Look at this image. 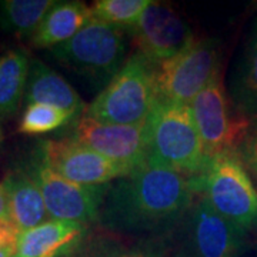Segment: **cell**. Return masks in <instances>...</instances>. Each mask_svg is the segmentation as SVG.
I'll use <instances>...</instances> for the list:
<instances>
[{
  "mask_svg": "<svg viewBox=\"0 0 257 257\" xmlns=\"http://www.w3.org/2000/svg\"><path fill=\"white\" fill-rule=\"evenodd\" d=\"M23 169L36 182L50 219L87 224L100 219V211L110 184L83 186L64 179L33 152Z\"/></svg>",
  "mask_w": 257,
  "mask_h": 257,
  "instance_id": "obj_7",
  "label": "cell"
},
{
  "mask_svg": "<svg viewBox=\"0 0 257 257\" xmlns=\"http://www.w3.org/2000/svg\"><path fill=\"white\" fill-rule=\"evenodd\" d=\"M128 32L135 37L139 52L153 64L175 57L196 40L183 19L172 8L157 2L147 6Z\"/></svg>",
  "mask_w": 257,
  "mask_h": 257,
  "instance_id": "obj_11",
  "label": "cell"
},
{
  "mask_svg": "<svg viewBox=\"0 0 257 257\" xmlns=\"http://www.w3.org/2000/svg\"><path fill=\"white\" fill-rule=\"evenodd\" d=\"M97 257H155V254L142 248H110Z\"/></svg>",
  "mask_w": 257,
  "mask_h": 257,
  "instance_id": "obj_24",
  "label": "cell"
},
{
  "mask_svg": "<svg viewBox=\"0 0 257 257\" xmlns=\"http://www.w3.org/2000/svg\"><path fill=\"white\" fill-rule=\"evenodd\" d=\"M234 107L243 116H257V19L230 83Z\"/></svg>",
  "mask_w": 257,
  "mask_h": 257,
  "instance_id": "obj_17",
  "label": "cell"
},
{
  "mask_svg": "<svg viewBox=\"0 0 257 257\" xmlns=\"http://www.w3.org/2000/svg\"><path fill=\"white\" fill-rule=\"evenodd\" d=\"M0 257H16V246L0 247Z\"/></svg>",
  "mask_w": 257,
  "mask_h": 257,
  "instance_id": "obj_26",
  "label": "cell"
},
{
  "mask_svg": "<svg viewBox=\"0 0 257 257\" xmlns=\"http://www.w3.org/2000/svg\"><path fill=\"white\" fill-rule=\"evenodd\" d=\"M25 99L28 104L39 103L66 110L76 120L86 111L84 103L73 87L37 59L30 60Z\"/></svg>",
  "mask_w": 257,
  "mask_h": 257,
  "instance_id": "obj_15",
  "label": "cell"
},
{
  "mask_svg": "<svg viewBox=\"0 0 257 257\" xmlns=\"http://www.w3.org/2000/svg\"><path fill=\"white\" fill-rule=\"evenodd\" d=\"M50 55L101 92L127 62L124 29L93 19L70 40L50 49Z\"/></svg>",
  "mask_w": 257,
  "mask_h": 257,
  "instance_id": "obj_3",
  "label": "cell"
},
{
  "mask_svg": "<svg viewBox=\"0 0 257 257\" xmlns=\"http://www.w3.org/2000/svg\"><path fill=\"white\" fill-rule=\"evenodd\" d=\"M157 101L155 64L138 52L86 107L84 116L103 123L140 124L149 120Z\"/></svg>",
  "mask_w": 257,
  "mask_h": 257,
  "instance_id": "obj_4",
  "label": "cell"
},
{
  "mask_svg": "<svg viewBox=\"0 0 257 257\" xmlns=\"http://www.w3.org/2000/svg\"><path fill=\"white\" fill-rule=\"evenodd\" d=\"M190 109L207 163L219 155L237 152L247 136L248 121L231 113L220 77L190 101Z\"/></svg>",
  "mask_w": 257,
  "mask_h": 257,
  "instance_id": "obj_8",
  "label": "cell"
},
{
  "mask_svg": "<svg viewBox=\"0 0 257 257\" xmlns=\"http://www.w3.org/2000/svg\"><path fill=\"white\" fill-rule=\"evenodd\" d=\"M152 0H97L92 6L93 18L121 29L138 23Z\"/></svg>",
  "mask_w": 257,
  "mask_h": 257,
  "instance_id": "obj_21",
  "label": "cell"
},
{
  "mask_svg": "<svg viewBox=\"0 0 257 257\" xmlns=\"http://www.w3.org/2000/svg\"><path fill=\"white\" fill-rule=\"evenodd\" d=\"M35 152L56 173L83 186L110 184L113 180L132 175L128 169L103 157L73 139L43 140L37 145Z\"/></svg>",
  "mask_w": 257,
  "mask_h": 257,
  "instance_id": "obj_10",
  "label": "cell"
},
{
  "mask_svg": "<svg viewBox=\"0 0 257 257\" xmlns=\"http://www.w3.org/2000/svg\"><path fill=\"white\" fill-rule=\"evenodd\" d=\"M2 184L8 197L10 221L19 231L33 229L50 220L36 182L23 167L10 170Z\"/></svg>",
  "mask_w": 257,
  "mask_h": 257,
  "instance_id": "obj_14",
  "label": "cell"
},
{
  "mask_svg": "<svg viewBox=\"0 0 257 257\" xmlns=\"http://www.w3.org/2000/svg\"><path fill=\"white\" fill-rule=\"evenodd\" d=\"M0 219L3 220H10L9 207H8V197L3 184H0Z\"/></svg>",
  "mask_w": 257,
  "mask_h": 257,
  "instance_id": "obj_25",
  "label": "cell"
},
{
  "mask_svg": "<svg viewBox=\"0 0 257 257\" xmlns=\"http://www.w3.org/2000/svg\"><path fill=\"white\" fill-rule=\"evenodd\" d=\"M30 59L25 50H9L0 57V119H8L19 109L26 92Z\"/></svg>",
  "mask_w": 257,
  "mask_h": 257,
  "instance_id": "obj_18",
  "label": "cell"
},
{
  "mask_svg": "<svg viewBox=\"0 0 257 257\" xmlns=\"http://www.w3.org/2000/svg\"><path fill=\"white\" fill-rule=\"evenodd\" d=\"M147 163L192 179L207 167L190 104L159 100L147 120Z\"/></svg>",
  "mask_w": 257,
  "mask_h": 257,
  "instance_id": "obj_2",
  "label": "cell"
},
{
  "mask_svg": "<svg viewBox=\"0 0 257 257\" xmlns=\"http://www.w3.org/2000/svg\"><path fill=\"white\" fill-rule=\"evenodd\" d=\"M194 194L189 177L147 163L110 184L99 220L113 230L165 227L189 211Z\"/></svg>",
  "mask_w": 257,
  "mask_h": 257,
  "instance_id": "obj_1",
  "label": "cell"
},
{
  "mask_svg": "<svg viewBox=\"0 0 257 257\" xmlns=\"http://www.w3.org/2000/svg\"><path fill=\"white\" fill-rule=\"evenodd\" d=\"M159 100L190 101L220 77V50L214 39L194 40L175 57L155 64Z\"/></svg>",
  "mask_w": 257,
  "mask_h": 257,
  "instance_id": "obj_6",
  "label": "cell"
},
{
  "mask_svg": "<svg viewBox=\"0 0 257 257\" xmlns=\"http://www.w3.org/2000/svg\"><path fill=\"white\" fill-rule=\"evenodd\" d=\"M19 233L20 231L12 221L0 219V247L18 246Z\"/></svg>",
  "mask_w": 257,
  "mask_h": 257,
  "instance_id": "obj_23",
  "label": "cell"
},
{
  "mask_svg": "<svg viewBox=\"0 0 257 257\" xmlns=\"http://www.w3.org/2000/svg\"><path fill=\"white\" fill-rule=\"evenodd\" d=\"M74 117L66 110L47 104H28L19 121V133L35 136L43 135L69 124Z\"/></svg>",
  "mask_w": 257,
  "mask_h": 257,
  "instance_id": "obj_20",
  "label": "cell"
},
{
  "mask_svg": "<svg viewBox=\"0 0 257 257\" xmlns=\"http://www.w3.org/2000/svg\"><path fill=\"white\" fill-rule=\"evenodd\" d=\"M0 143H2V133H0Z\"/></svg>",
  "mask_w": 257,
  "mask_h": 257,
  "instance_id": "obj_28",
  "label": "cell"
},
{
  "mask_svg": "<svg viewBox=\"0 0 257 257\" xmlns=\"http://www.w3.org/2000/svg\"><path fill=\"white\" fill-rule=\"evenodd\" d=\"M70 139L126 167L132 173L147 165V121L140 124H114L103 123L83 114L76 120Z\"/></svg>",
  "mask_w": 257,
  "mask_h": 257,
  "instance_id": "obj_9",
  "label": "cell"
},
{
  "mask_svg": "<svg viewBox=\"0 0 257 257\" xmlns=\"http://www.w3.org/2000/svg\"><path fill=\"white\" fill-rule=\"evenodd\" d=\"M172 257H194V256H193L192 253L187 250V251H179V253H176V254H173Z\"/></svg>",
  "mask_w": 257,
  "mask_h": 257,
  "instance_id": "obj_27",
  "label": "cell"
},
{
  "mask_svg": "<svg viewBox=\"0 0 257 257\" xmlns=\"http://www.w3.org/2000/svg\"><path fill=\"white\" fill-rule=\"evenodd\" d=\"M55 5L53 0H2L0 30L30 39Z\"/></svg>",
  "mask_w": 257,
  "mask_h": 257,
  "instance_id": "obj_19",
  "label": "cell"
},
{
  "mask_svg": "<svg viewBox=\"0 0 257 257\" xmlns=\"http://www.w3.org/2000/svg\"><path fill=\"white\" fill-rule=\"evenodd\" d=\"M193 189L243 231L257 229V190L237 152L211 159L202 173L190 179Z\"/></svg>",
  "mask_w": 257,
  "mask_h": 257,
  "instance_id": "obj_5",
  "label": "cell"
},
{
  "mask_svg": "<svg viewBox=\"0 0 257 257\" xmlns=\"http://www.w3.org/2000/svg\"><path fill=\"white\" fill-rule=\"evenodd\" d=\"M237 155L248 173L257 177V130L248 132L237 149Z\"/></svg>",
  "mask_w": 257,
  "mask_h": 257,
  "instance_id": "obj_22",
  "label": "cell"
},
{
  "mask_svg": "<svg viewBox=\"0 0 257 257\" xmlns=\"http://www.w3.org/2000/svg\"><path fill=\"white\" fill-rule=\"evenodd\" d=\"M187 234L194 257H240L247 233L214 210L204 197L187 211Z\"/></svg>",
  "mask_w": 257,
  "mask_h": 257,
  "instance_id": "obj_12",
  "label": "cell"
},
{
  "mask_svg": "<svg viewBox=\"0 0 257 257\" xmlns=\"http://www.w3.org/2000/svg\"><path fill=\"white\" fill-rule=\"evenodd\" d=\"M86 231L83 223L50 219L19 233L16 257H63L80 244Z\"/></svg>",
  "mask_w": 257,
  "mask_h": 257,
  "instance_id": "obj_13",
  "label": "cell"
},
{
  "mask_svg": "<svg viewBox=\"0 0 257 257\" xmlns=\"http://www.w3.org/2000/svg\"><path fill=\"white\" fill-rule=\"evenodd\" d=\"M93 10L83 2H56L30 37V45L37 49H53L76 36L93 20Z\"/></svg>",
  "mask_w": 257,
  "mask_h": 257,
  "instance_id": "obj_16",
  "label": "cell"
}]
</instances>
